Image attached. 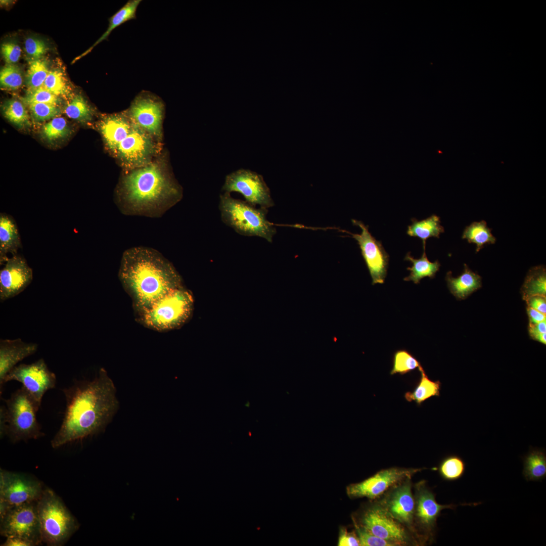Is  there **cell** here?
<instances>
[{"label": "cell", "mask_w": 546, "mask_h": 546, "mask_svg": "<svg viewBox=\"0 0 546 546\" xmlns=\"http://www.w3.org/2000/svg\"><path fill=\"white\" fill-rule=\"evenodd\" d=\"M66 405L62 424L51 440L54 448L104 431L119 407L116 389L101 368L92 381H77L62 390Z\"/></svg>", "instance_id": "6da1fadb"}, {"label": "cell", "mask_w": 546, "mask_h": 546, "mask_svg": "<svg viewBox=\"0 0 546 546\" xmlns=\"http://www.w3.org/2000/svg\"><path fill=\"white\" fill-rule=\"evenodd\" d=\"M182 197L181 186L160 160L125 173L116 190V204L127 215L160 217Z\"/></svg>", "instance_id": "7a4b0ae2"}, {"label": "cell", "mask_w": 546, "mask_h": 546, "mask_svg": "<svg viewBox=\"0 0 546 546\" xmlns=\"http://www.w3.org/2000/svg\"><path fill=\"white\" fill-rule=\"evenodd\" d=\"M118 277L132 300L134 312L183 285L181 276L168 260L157 250L143 246L123 252Z\"/></svg>", "instance_id": "3957f363"}, {"label": "cell", "mask_w": 546, "mask_h": 546, "mask_svg": "<svg viewBox=\"0 0 546 546\" xmlns=\"http://www.w3.org/2000/svg\"><path fill=\"white\" fill-rule=\"evenodd\" d=\"M194 305L192 293L183 285L134 314L136 321L144 327L165 332L183 326L192 316Z\"/></svg>", "instance_id": "277c9868"}, {"label": "cell", "mask_w": 546, "mask_h": 546, "mask_svg": "<svg viewBox=\"0 0 546 546\" xmlns=\"http://www.w3.org/2000/svg\"><path fill=\"white\" fill-rule=\"evenodd\" d=\"M218 208L222 222L238 234L272 242L277 230L275 224L267 219V209L256 208L245 201L233 198L228 193L220 195Z\"/></svg>", "instance_id": "5b68a950"}, {"label": "cell", "mask_w": 546, "mask_h": 546, "mask_svg": "<svg viewBox=\"0 0 546 546\" xmlns=\"http://www.w3.org/2000/svg\"><path fill=\"white\" fill-rule=\"evenodd\" d=\"M36 508L42 541L48 545H63L79 528L62 499L50 488H44Z\"/></svg>", "instance_id": "8992f818"}, {"label": "cell", "mask_w": 546, "mask_h": 546, "mask_svg": "<svg viewBox=\"0 0 546 546\" xmlns=\"http://www.w3.org/2000/svg\"><path fill=\"white\" fill-rule=\"evenodd\" d=\"M4 400L8 421L7 435L12 442L36 439L44 435L36 419V413L41 404L24 386Z\"/></svg>", "instance_id": "52a82bcc"}, {"label": "cell", "mask_w": 546, "mask_h": 546, "mask_svg": "<svg viewBox=\"0 0 546 546\" xmlns=\"http://www.w3.org/2000/svg\"><path fill=\"white\" fill-rule=\"evenodd\" d=\"M44 488L29 476L1 469L0 517L14 507L37 502Z\"/></svg>", "instance_id": "ba28073f"}, {"label": "cell", "mask_w": 546, "mask_h": 546, "mask_svg": "<svg viewBox=\"0 0 546 546\" xmlns=\"http://www.w3.org/2000/svg\"><path fill=\"white\" fill-rule=\"evenodd\" d=\"M0 519L2 536L22 538L35 546L42 543L36 502L14 507L0 517Z\"/></svg>", "instance_id": "9c48e42d"}, {"label": "cell", "mask_w": 546, "mask_h": 546, "mask_svg": "<svg viewBox=\"0 0 546 546\" xmlns=\"http://www.w3.org/2000/svg\"><path fill=\"white\" fill-rule=\"evenodd\" d=\"M221 190L239 193L254 206L268 209L275 205L263 176L249 169L241 168L226 175Z\"/></svg>", "instance_id": "30bf717a"}, {"label": "cell", "mask_w": 546, "mask_h": 546, "mask_svg": "<svg viewBox=\"0 0 546 546\" xmlns=\"http://www.w3.org/2000/svg\"><path fill=\"white\" fill-rule=\"evenodd\" d=\"M12 380L22 383L38 403L41 404L44 393L56 386V376L51 371L43 358L30 363H21L7 375L4 384Z\"/></svg>", "instance_id": "8fae6325"}, {"label": "cell", "mask_w": 546, "mask_h": 546, "mask_svg": "<svg viewBox=\"0 0 546 546\" xmlns=\"http://www.w3.org/2000/svg\"><path fill=\"white\" fill-rule=\"evenodd\" d=\"M154 138L135 123L127 137L119 145L116 155L129 170L148 164L157 152Z\"/></svg>", "instance_id": "7c38bea8"}, {"label": "cell", "mask_w": 546, "mask_h": 546, "mask_svg": "<svg viewBox=\"0 0 546 546\" xmlns=\"http://www.w3.org/2000/svg\"><path fill=\"white\" fill-rule=\"evenodd\" d=\"M353 225L359 226L360 234H353L343 231L351 236L357 242L361 255L369 271L372 284H383L387 276L389 255L382 243L377 240L370 233L369 226L361 221L352 219Z\"/></svg>", "instance_id": "4fadbf2b"}, {"label": "cell", "mask_w": 546, "mask_h": 546, "mask_svg": "<svg viewBox=\"0 0 546 546\" xmlns=\"http://www.w3.org/2000/svg\"><path fill=\"white\" fill-rule=\"evenodd\" d=\"M125 112L134 123L154 139H161L164 105L160 100L148 94L139 95Z\"/></svg>", "instance_id": "5bb4252c"}, {"label": "cell", "mask_w": 546, "mask_h": 546, "mask_svg": "<svg viewBox=\"0 0 546 546\" xmlns=\"http://www.w3.org/2000/svg\"><path fill=\"white\" fill-rule=\"evenodd\" d=\"M0 271V300L4 302L22 292L33 280L26 259L16 254L9 257Z\"/></svg>", "instance_id": "9a60e30c"}, {"label": "cell", "mask_w": 546, "mask_h": 546, "mask_svg": "<svg viewBox=\"0 0 546 546\" xmlns=\"http://www.w3.org/2000/svg\"><path fill=\"white\" fill-rule=\"evenodd\" d=\"M414 471L397 468L384 470L360 483L349 485L347 492L352 497L375 498L396 482L409 477Z\"/></svg>", "instance_id": "2e32d148"}, {"label": "cell", "mask_w": 546, "mask_h": 546, "mask_svg": "<svg viewBox=\"0 0 546 546\" xmlns=\"http://www.w3.org/2000/svg\"><path fill=\"white\" fill-rule=\"evenodd\" d=\"M363 528L374 535L394 543L405 542L404 529L388 513L379 508L369 510L362 518Z\"/></svg>", "instance_id": "e0dca14e"}, {"label": "cell", "mask_w": 546, "mask_h": 546, "mask_svg": "<svg viewBox=\"0 0 546 546\" xmlns=\"http://www.w3.org/2000/svg\"><path fill=\"white\" fill-rule=\"evenodd\" d=\"M38 349L35 343H28L20 338L0 340V390L8 373L24 358L35 353Z\"/></svg>", "instance_id": "ac0fdd59"}, {"label": "cell", "mask_w": 546, "mask_h": 546, "mask_svg": "<svg viewBox=\"0 0 546 546\" xmlns=\"http://www.w3.org/2000/svg\"><path fill=\"white\" fill-rule=\"evenodd\" d=\"M134 124L124 112L102 119L99 122V129L107 147L116 154L119 145L127 137Z\"/></svg>", "instance_id": "d6986e66"}, {"label": "cell", "mask_w": 546, "mask_h": 546, "mask_svg": "<svg viewBox=\"0 0 546 546\" xmlns=\"http://www.w3.org/2000/svg\"><path fill=\"white\" fill-rule=\"evenodd\" d=\"M22 245L19 230L14 217L6 213H0V264L4 265L11 256L18 254Z\"/></svg>", "instance_id": "ffe728a7"}, {"label": "cell", "mask_w": 546, "mask_h": 546, "mask_svg": "<svg viewBox=\"0 0 546 546\" xmlns=\"http://www.w3.org/2000/svg\"><path fill=\"white\" fill-rule=\"evenodd\" d=\"M389 514L398 521L410 524L412 521L415 503L409 484H404L391 494L387 503Z\"/></svg>", "instance_id": "44dd1931"}, {"label": "cell", "mask_w": 546, "mask_h": 546, "mask_svg": "<svg viewBox=\"0 0 546 546\" xmlns=\"http://www.w3.org/2000/svg\"><path fill=\"white\" fill-rule=\"evenodd\" d=\"M447 287L450 293L458 299H464L481 286V278L465 264L464 272L457 278L452 276L451 271L446 275Z\"/></svg>", "instance_id": "7402d4cb"}, {"label": "cell", "mask_w": 546, "mask_h": 546, "mask_svg": "<svg viewBox=\"0 0 546 546\" xmlns=\"http://www.w3.org/2000/svg\"><path fill=\"white\" fill-rule=\"evenodd\" d=\"M454 507L452 505L439 504L431 492L423 490L420 492L417 498L416 515L423 525L431 528L434 526L436 519L442 510Z\"/></svg>", "instance_id": "603a6c76"}, {"label": "cell", "mask_w": 546, "mask_h": 546, "mask_svg": "<svg viewBox=\"0 0 546 546\" xmlns=\"http://www.w3.org/2000/svg\"><path fill=\"white\" fill-rule=\"evenodd\" d=\"M440 222L439 217L434 214L422 220L413 218L412 219V224L407 227L406 233L410 236L420 239L422 241L424 250L428 239L431 237L439 238L440 235L444 233V228Z\"/></svg>", "instance_id": "cb8c5ba5"}, {"label": "cell", "mask_w": 546, "mask_h": 546, "mask_svg": "<svg viewBox=\"0 0 546 546\" xmlns=\"http://www.w3.org/2000/svg\"><path fill=\"white\" fill-rule=\"evenodd\" d=\"M421 377L413 391H407L404 395L408 402L414 401L420 406L425 400L433 396H439L441 382L430 379L423 368L419 369Z\"/></svg>", "instance_id": "d4e9b609"}, {"label": "cell", "mask_w": 546, "mask_h": 546, "mask_svg": "<svg viewBox=\"0 0 546 546\" xmlns=\"http://www.w3.org/2000/svg\"><path fill=\"white\" fill-rule=\"evenodd\" d=\"M404 260L411 261L413 265L407 268V269L410 271V274L408 276L404 278L403 280L413 281L416 284H419L420 280L425 277L434 278L440 266L438 260L432 262L428 260L425 250H423V254L420 258L415 259L411 255L410 252H408L404 257Z\"/></svg>", "instance_id": "484cf974"}, {"label": "cell", "mask_w": 546, "mask_h": 546, "mask_svg": "<svg viewBox=\"0 0 546 546\" xmlns=\"http://www.w3.org/2000/svg\"><path fill=\"white\" fill-rule=\"evenodd\" d=\"M141 2V1L140 0H131L128 1L120 10L111 17L109 26L102 35L85 52L74 59L72 63L81 59L91 52L93 48L97 44L105 40L115 28L127 21L135 19L136 18V10Z\"/></svg>", "instance_id": "4316f807"}, {"label": "cell", "mask_w": 546, "mask_h": 546, "mask_svg": "<svg viewBox=\"0 0 546 546\" xmlns=\"http://www.w3.org/2000/svg\"><path fill=\"white\" fill-rule=\"evenodd\" d=\"M523 298L525 300L533 295L546 294V271L543 265L531 268L525 279L521 289Z\"/></svg>", "instance_id": "83f0119b"}, {"label": "cell", "mask_w": 546, "mask_h": 546, "mask_svg": "<svg viewBox=\"0 0 546 546\" xmlns=\"http://www.w3.org/2000/svg\"><path fill=\"white\" fill-rule=\"evenodd\" d=\"M462 239L475 244L476 252L482 249L485 244H492L496 242V238L484 220L474 221L467 226L463 232Z\"/></svg>", "instance_id": "f1b7e54d"}, {"label": "cell", "mask_w": 546, "mask_h": 546, "mask_svg": "<svg viewBox=\"0 0 546 546\" xmlns=\"http://www.w3.org/2000/svg\"><path fill=\"white\" fill-rule=\"evenodd\" d=\"M523 476L528 481H540L546 476V456L543 451L533 450L525 458Z\"/></svg>", "instance_id": "f546056e"}, {"label": "cell", "mask_w": 546, "mask_h": 546, "mask_svg": "<svg viewBox=\"0 0 546 546\" xmlns=\"http://www.w3.org/2000/svg\"><path fill=\"white\" fill-rule=\"evenodd\" d=\"M2 110L4 117L17 127L23 128L30 126L29 115L20 101L15 99L7 100L3 104Z\"/></svg>", "instance_id": "4dcf8cb0"}, {"label": "cell", "mask_w": 546, "mask_h": 546, "mask_svg": "<svg viewBox=\"0 0 546 546\" xmlns=\"http://www.w3.org/2000/svg\"><path fill=\"white\" fill-rule=\"evenodd\" d=\"M64 112L70 118L80 122L90 121L93 111L85 99L80 95H75L66 106Z\"/></svg>", "instance_id": "1f68e13d"}, {"label": "cell", "mask_w": 546, "mask_h": 546, "mask_svg": "<svg viewBox=\"0 0 546 546\" xmlns=\"http://www.w3.org/2000/svg\"><path fill=\"white\" fill-rule=\"evenodd\" d=\"M50 70L48 63L41 59L28 61L26 74V84L28 89H34L43 86Z\"/></svg>", "instance_id": "d6a6232c"}, {"label": "cell", "mask_w": 546, "mask_h": 546, "mask_svg": "<svg viewBox=\"0 0 546 546\" xmlns=\"http://www.w3.org/2000/svg\"><path fill=\"white\" fill-rule=\"evenodd\" d=\"M422 367L420 362L407 350L400 349L395 351L393 357L391 375H405L418 368Z\"/></svg>", "instance_id": "836d02e7"}, {"label": "cell", "mask_w": 546, "mask_h": 546, "mask_svg": "<svg viewBox=\"0 0 546 546\" xmlns=\"http://www.w3.org/2000/svg\"><path fill=\"white\" fill-rule=\"evenodd\" d=\"M466 469L464 460L459 456L452 455L444 458L440 463L439 471L443 479L454 481L461 478Z\"/></svg>", "instance_id": "e575fe53"}, {"label": "cell", "mask_w": 546, "mask_h": 546, "mask_svg": "<svg viewBox=\"0 0 546 546\" xmlns=\"http://www.w3.org/2000/svg\"><path fill=\"white\" fill-rule=\"evenodd\" d=\"M70 132L68 124L63 117H56L44 124L41 130L42 137L49 142L68 136Z\"/></svg>", "instance_id": "d590c367"}, {"label": "cell", "mask_w": 546, "mask_h": 546, "mask_svg": "<svg viewBox=\"0 0 546 546\" xmlns=\"http://www.w3.org/2000/svg\"><path fill=\"white\" fill-rule=\"evenodd\" d=\"M23 76L20 68L15 64H6L1 70L0 85L2 89L16 90L23 84Z\"/></svg>", "instance_id": "8d00e7d4"}, {"label": "cell", "mask_w": 546, "mask_h": 546, "mask_svg": "<svg viewBox=\"0 0 546 546\" xmlns=\"http://www.w3.org/2000/svg\"><path fill=\"white\" fill-rule=\"evenodd\" d=\"M43 86L59 97L66 96L70 92L66 79L59 70H50Z\"/></svg>", "instance_id": "74e56055"}, {"label": "cell", "mask_w": 546, "mask_h": 546, "mask_svg": "<svg viewBox=\"0 0 546 546\" xmlns=\"http://www.w3.org/2000/svg\"><path fill=\"white\" fill-rule=\"evenodd\" d=\"M22 101L28 105L31 103H46L58 105L61 103L60 97L55 95L43 86L28 89Z\"/></svg>", "instance_id": "f35d334b"}, {"label": "cell", "mask_w": 546, "mask_h": 546, "mask_svg": "<svg viewBox=\"0 0 546 546\" xmlns=\"http://www.w3.org/2000/svg\"><path fill=\"white\" fill-rule=\"evenodd\" d=\"M28 105L33 118L37 122L52 119L61 114L58 105L46 103H31Z\"/></svg>", "instance_id": "ab89813d"}, {"label": "cell", "mask_w": 546, "mask_h": 546, "mask_svg": "<svg viewBox=\"0 0 546 546\" xmlns=\"http://www.w3.org/2000/svg\"><path fill=\"white\" fill-rule=\"evenodd\" d=\"M24 49L29 60L41 59L49 50L43 40L31 36L25 39Z\"/></svg>", "instance_id": "60d3db41"}, {"label": "cell", "mask_w": 546, "mask_h": 546, "mask_svg": "<svg viewBox=\"0 0 546 546\" xmlns=\"http://www.w3.org/2000/svg\"><path fill=\"white\" fill-rule=\"evenodd\" d=\"M356 527V532L360 545L361 546H391L394 543L376 536L364 528Z\"/></svg>", "instance_id": "b9f144b4"}, {"label": "cell", "mask_w": 546, "mask_h": 546, "mask_svg": "<svg viewBox=\"0 0 546 546\" xmlns=\"http://www.w3.org/2000/svg\"><path fill=\"white\" fill-rule=\"evenodd\" d=\"M1 53L7 64H15L20 58L21 49L14 42H6L1 46Z\"/></svg>", "instance_id": "7bdbcfd3"}, {"label": "cell", "mask_w": 546, "mask_h": 546, "mask_svg": "<svg viewBox=\"0 0 546 546\" xmlns=\"http://www.w3.org/2000/svg\"><path fill=\"white\" fill-rule=\"evenodd\" d=\"M529 334L531 338L544 345L546 344V321L529 325Z\"/></svg>", "instance_id": "ee69618b"}, {"label": "cell", "mask_w": 546, "mask_h": 546, "mask_svg": "<svg viewBox=\"0 0 546 546\" xmlns=\"http://www.w3.org/2000/svg\"><path fill=\"white\" fill-rule=\"evenodd\" d=\"M527 307L546 313V298L544 295H533L525 299Z\"/></svg>", "instance_id": "f6af8a7d"}, {"label": "cell", "mask_w": 546, "mask_h": 546, "mask_svg": "<svg viewBox=\"0 0 546 546\" xmlns=\"http://www.w3.org/2000/svg\"><path fill=\"white\" fill-rule=\"evenodd\" d=\"M338 545L358 546L360 545V543L357 536L343 529L340 530Z\"/></svg>", "instance_id": "bcb514c9"}, {"label": "cell", "mask_w": 546, "mask_h": 546, "mask_svg": "<svg viewBox=\"0 0 546 546\" xmlns=\"http://www.w3.org/2000/svg\"><path fill=\"white\" fill-rule=\"evenodd\" d=\"M527 312L529 321V325H533L546 321V314L534 309L527 307Z\"/></svg>", "instance_id": "7dc6e473"}, {"label": "cell", "mask_w": 546, "mask_h": 546, "mask_svg": "<svg viewBox=\"0 0 546 546\" xmlns=\"http://www.w3.org/2000/svg\"><path fill=\"white\" fill-rule=\"evenodd\" d=\"M2 546H35V545L25 539L18 537H7Z\"/></svg>", "instance_id": "c3c4849f"}, {"label": "cell", "mask_w": 546, "mask_h": 546, "mask_svg": "<svg viewBox=\"0 0 546 546\" xmlns=\"http://www.w3.org/2000/svg\"><path fill=\"white\" fill-rule=\"evenodd\" d=\"M8 421L7 417L6 406L1 405L0 407V435L2 438L7 435Z\"/></svg>", "instance_id": "681fc988"}]
</instances>
